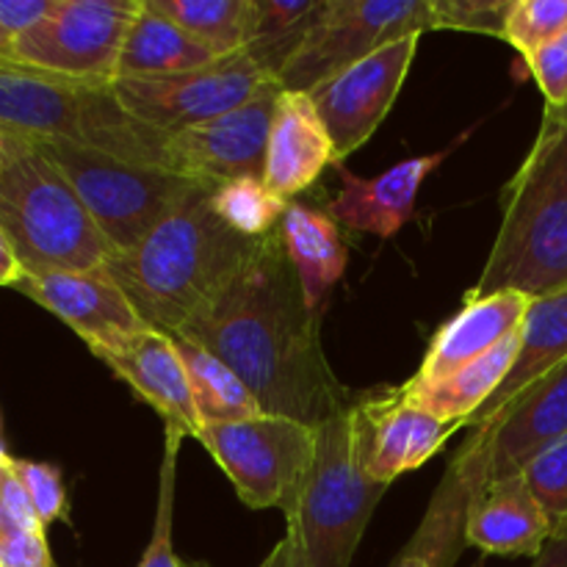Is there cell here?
Returning <instances> with one entry per match:
<instances>
[{
    "label": "cell",
    "mask_w": 567,
    "mask_h": 567,
    "mask_svg": "<svg viewBox=\"0 0 567 567\" xmlns=\"http://www.w3.org/2000/svg\"><path fill=\"white\" fill-rule=\"evenodd\" d=\"M280 227L177 336L225 360L266 415L321 426L358 399L332 371Z\"/></svg>",
    "instance_id": "6da1fadb"
},
{
    "label": "cell",
    "mask_w": 567,
    "mask_h": 567,
    "mask_svg": "<svg viewBox=\"0 0 567 567\" xmlns=\"http://www.w3.org/2000/svg\"><path fill=\"white\" fill-rule=\"evenodd\" d=\"M210 194V186H197L142 244L105 264L144 324L166 336H177L258 247L216 216Z\"/></svg>",
    "instance_id": "7a4b0ae2"
},
{
    "label": "cell",
    "mask_w": 567,
    "mask_h": 567,
    "mask_svg": "<svg viewBox=\"0 0 567 567\" xmlns=\"http://www.w3.org/2000/svg\"><path fill=\"white\" fill-rule=\"evenodd\" d=\"M567 288V125L543 116L540 133L504 188V216L482 277L465 299Z\"/></svg>",
    "instance_id": "3957f363"
},
{
    "label": "cell",
    "mask_w": 567,
    "mask_h": 567,
    "mask_svg": "<svg viewBox=\"0 0 567 567\" xmlns=\"http://www.w3.org/2000/svg\"><path fill=\"white\" fill-rule=\"evenodd\" d=\"M0 122L31 138H64L175 175L169 133L127 114L111 83L72 81L17 61H0Z\"/></svg>",
    "instance_id": "277c9868"
},
{
    "label": "cell",
    "mask_w": 567,
    "mask_h": 567,
    "mask_svg": "<svg viewBox=\"0 0 567 567\" xmlns=\"http://www.w3.org/2000/svg\"><path fill=\"white\" fill-rule=\"evenodd\" d=\"M0 230L9 236L25 275L97 271L116 255L37 142L0 169Z\"/></svg>",
    "instance_id": "5b68a950"
},
{
    "label": "cell",
    "mask_w": 567,
    "mask_h": 567,
    "mask_svg": "<svg viewBox=\"0 0 567 567\" xmlns=\"http://www.w3.org/2000/svg\"><path fill=\"white\" fill-rule=\"evenodd\" d=\"M352 408L316 426L313 463L297 504L286 515L302 567H352L365 526L388 491V485L369 480L360 465Z\"/></svg>",
    "instance_id": "8992f818"
},
{
    "label": "cell",
    "mask_w": 567,
    "mask_h": 567,
    "mask_svg": "<svg viewBox=\"0 0 567 567\" xmlns=\"http://www.w3.org/2000/svg\"><path fill=\"white\" fill-rule=\"evenodd\" d=\"M37 147L75 188L94 225L116 252H127L142 244L166 214L203 186L172 172L111 158L64 138H37Z\"/></svg>",
    "instance_id": "52a82bcc"
},
{
    "label": "cell",
    "mask_w": 567,
    "mask_h": 567,
    "mask_svg": "<svg viewBox=\"0 0 567 567\" xmlns=\"http://www.w3.org/2000/svg\"><path fill=\"white\" fill-rule=\"evenodd\" d=\"M197 443L225 471L249 509H282L288 515L313 463L316 430L282 415H258L205 424Z\"/></svg>",
    "instance_id": "ba28073f"
},
{
    "label": "cell",
    "mask_w": 567,
    "mask_h": 567,
    "mask_svg": "<svg viewBox=\"0 0 567 567\" xmlns=\"http://www.w3.org/2000/svg\"><path fill=\"white\" fill-rule=\"evenodd\" d=\"M424 31H432L430 0H324L277 83L286 92H313L385 44Z\"/></svg>",
    "instance_id": "9c48e42d"
},
{
    "label": "cell",
    "mask_w": 567,
    "mask_h": 567,
    "mask_svg": "<svg viewBox=\"0 0 567 567\" xmlns=\"http://www.w3.org/2000/svg\"><path fill=\"white\" fill-rule=\"evenodd\" d=\"M567 437V360L520 391L457 452L446 474L474 496L482 485L524 474L526 465Z\"/></svg>",
    "instance_id": "30bf717a"
},
{
    "label": "cell",
    "mask_w": 567,
    "mask_h": 567,
    "mask_svg": "<svg viewBox=\"0 0 567 567\" xmlns=\"http://www.w3.org/2000/svg\"><path fill=\"white\" fill-rule=\"evenodd\" d=\"M142 0H55L50 14L11 42V61L72 81L111 83Z\"/></svg>",
    "instance_id": "8fae6325"
},
{
    "label": "cell",
    "mask_w": 567,
    "mask_h": 567,
    "mask_svg": "<svg viewBox=\"0 0 567 567\" xmlns=\"http://www.w3.org/2000/svg\"><path fill=\"white\" fill-rule=\"evenodd\" d=\"M277 83L247 50L199 70L155 78H114L111 92L122 109L164 133L186 131L225 116Z\"/></svg>",
    "instance_id": "7c38bea8"
},
{
    "label": "cell",
    "mask_w": 567,
    "mask_h": 567,
    "mask_svg": "<svg viewBox=\"0 0 567 567\" xmlns=\"http://www.w3.org/2000/svg\"><path fill=\"white\" fill-rule=\"evenodd\" d=\"M419 33L396 39L308 92L330 133L338 164L374 136L396 103L419 50Z\"/></svg>",
    "instance_id": "4fadbf2b"
},
{
    "label": "cell",
    "mask_w": 567,
    "mask_h": 567,
    "mask_svg": "<svg viewBox=\"0 0 567 567\" xmlns=\"http://www.w3.org/2000/svg\"><path fill=\"white\" fill-rule=\"evenodd\" d=\"M280 92V83H271L258 97L225 116L169 133L175 175L210 188L236 177H264L266 144Z\"/></svg>",
    "instance_id": "5bb4252c"
},
{
    "label": "cell",
    "mask_w": 567,
    "mask_h": 567,
    "mask_svg": "<svg viewBox=\"0 0 567 567\" xmlns=\"http://www.w3.org/2000/svg\"><path fill=\"white\" fill-rule=\"evenodd\" d=\"M460 424H446L410 402L402 388L380 396L358 399L352 408V432L365 476L391 485L408 471L435 457Z\"/></svg>",
    "instance_id": "9a60e30c"
},
{
    "label": "cell",
    "mask_w": 567,
    "mask_h": 567,
    "mask_svg": "<svg viewBox=\"0 0 567 567\" xmlns=\"http://www.w3.org/2000/svg\"><path fill=\"white\" fill-rule=\"evenodd\" d=\"M14 288L64 321L94 358L150 327L105 269L25 275Z\"/></svg>",
    "instance_id": "2e32d148"
},
{
    "label": "cell",
    "mask_w": 567,
    "mask_h": 567,
    "mask_svg": "<svg viewBox=\"0 0 567 567\" xmlns=\"http://www.w3.org/2000/svg\"><path fill=\"white\" fill-rule=\"evenodd\" d=\"M97 360H103L144 404H150L164 419V426L181 430L186 437L199 435L203 421L194 408L192 382L175 338L155 327H144Z\"/></svg>",
    "instance_id": "e0dca14e"
},
{
    "label": "cell",
    "mask_w": 567,
    "mask_h": 567,
    "mask_svg": "<svg viewBox=\"0 0 567 567\" xmlns=\"http://www.w3.org/2000/svg\"><path fill=\"white\" fill-rule=\"evenodd\" d=\"M327 166L338 164L336 147L308 92L277 94L266 144L264 183L277 197L293 203L297 194L313 186Z\"/></svg>",
    "instance_id": "ac0fdd59"
},
{
    "label": "cell",
    "mask_w": 567,
    "mask_h": 567,
    "mask_svg": "<svg viewBox=\"0 0 567 567\" xmlns=\"http://www.w3.org/2000/svg\"><path fill=\"white\" fill-rule=\"evenodd\" d=\"M449 153L452 150L408 158L377 177H360L338 166L341 192L336 194L327 214L347 225L349 230L371 233L377 238H393L413 219L421 186L446 161Z\"/></svg>",
    "instance_id": "d6986e66"
},
{
    "label": "cell",
    "mask_w": 567,
    "mask_h": 567,
    "mask_svg": "<svg viewBox=\"0 0 567 567\" xmlns=\"http://www.w3.org/2000/svg\"><path fill=\"white\" fill-rule=\"evenodd\" d=\"M532 297L520 291H498L491 297L465 299L460 313L432 338L413 382H435L474 363L485 352L520 330Z\"/></svg>",
    "instance_id": "ffe728a7"
},
{
    "label": "cell",
    "mask_w": 567,
    "mask_h": 567,
    "mask_svg": "<svg viewBox=\"0 0 567 567\" xmlns=\"http://www.w3.org/2000/svg\"><path fill=\"white\" fill-rule=\"evenodd\" d=\"M551 540V526L524 476L482 485L465 509V543L493 557H535Z\"/></svg>",
    "instance_id": "44dd1931"
},
{
    "label": "cell",
    "mask_w": 567,
    "mask_h": 567,
    "mask_svg": "<svg viewBox=\"0 0 567 567\" xmlns=\"http://www.w3.org/2000/svg\"><path fill=\"white\" fill-rule=\"evenodd\" d=\"M567 360V288L532 299L520 324V349L513 369L504 377L498 391L471 415L468 426H485L496 419L520 391L546 377Z\"/></svg>",
    "instance_id": "7402d4cb"
},
{
    "label": "cell",
    "mask_w": 567,
    "mask_h": 567,
    "mask_svg": "<svg viewBox=\"0 0 567 567\" xmlns=\"http://www.w3.org/2000/svg\"><path fill=\"white\" fill-rule=\"evenodd\" d=\"M280 236L288 260L297 269L305 302L313 313L321 316L332 286L341 280L347 269V244L338 230V221L324 210L288 203L280 221Z\"/></svg>",
    "instance_id": "603a6c76"
},
{
    "label": "cell",
    "mask_w": 567,
    "mask_h": 567,
    "mask_svg": "<svg viewBox=\"0 0 567 567\" xmlns=\"http://www.w3.org/2000/svg\"><path fill=\"white\" fill-rule=\"evenodd\" d=\"M520 349V330L504 338L498 347L476 358L474 363L463 365L454 374L443 377L435 382H404L402 391L410 402L424 408L435 419L446 421V424L468 426L471 415L498 391L504 377L513 369L515 358Z\"/></svg>",
    "instance_id": "cb8c5ba5"
},
{
    "label": "cell",
    "mask_w": 567,
    "mask_h": 567,
    "mask_svg": "<svg viewBox=\"0 0 567 567\" xmlns=\"http://www.w3.org/2000/svg\"><path fill=\"white\" fill-rule=\"evenodd\" d=\"M216 55L208 44L183 31L177 22L155 11L147 0H142L136 20L122 44L116 78H155L175 75V72L199 70L214 64Z\"/></svg>",
    "instance_id": "d4e9b609"
},
{
    "label": "cell",
    "mask_w": 567,
    "mask_h": 567,
    "mask_svg": "<svg viewBox=\"0 0 567 567\" xmlns=\"http://www.w3.org/2000/svg\"><path fill=\"white\" fill-rule=\"evenodd\" d=\"M175 338V347L188 371L194 408H197L203 426L230 424V421H247L266 415L264 410H260V404L255 402L252 391L244 385L241 377H238L225 360H219L205 347L188 341V338Z\"/></svg>",
    "instance_id": "484cf974"
},
{
    "label": "cell",
    "mask_w": 567,
    "mask_h": 567,
    "mask_svg": "<svg viewBox=\"0 0 567 567\" xmlns=\"http://www.w3.org/2000/svg\"><path fill=\"white\" fill-rule=\"evenodd\" d=\"M155 11L208 44L216 55L241 53L252 37V0H147Z\"/></svg>",
    "instance_id": "4316f807"
},
{
    "label": "cell",
    "mask_w": 567,
    "mask_h": 567,
    "mask_svg": "<svg viewBox=\"0 0 567 567\" xmlns=\"http://www.w3.org/2000/svg\"><path fill=\"white\" fill-rule=\"evenodd\" d=\"M324 0H252V37L247 50L271 78L299 50Z\"/></svg>",
    "instance_id": "83f0119b"
},
{
    "label": "cell",
    "mask_w": 567,
    "mask_h": 567,
    "mask_svg": "<svg viewBox=\"0 0 567 567\" xmlns=\"http://www.w3.org/2000/svg\"><path fill=\"white\" fill-rule=\"evenodd\" d=\"M210 208L238 236L260 241L280 227L288 199L277 197L266 186L264 177H236V181H227L214 188Z\"/></svg>",
    "instance_id": "f1b7e54d"
},
{
    "label": "cell",
    "mask_w": 567,
    "mask_h": 567,
    "mask_svg": "<svg viewBox=\"0 0 567 567\" xmlns=\"http://www.w3.org/2000/svg\"><path fill=\"white\" fill-rule=\"evenodd\" d=\"M183 432L164 426V460L158 471V507H155L153 537L138 567H192L181 563L172 546V529H175V487H177V457H181Z\"/></svg>",
    "instance_id": "f546056e"
},
{
    "label": "cell",
    "mask_w": 567,
    "mask_h": 567,
    "mask_svg": "<svg viewBox=\"0 0 567 567\" xmlns=\"http://www.w3.org/2000/svg\"><path fill=\"white\" fill-rule=\"evenodd\" d=\"M520 476L551 526V540H567V437L537 454Z\"/></svg>",
    "instance_id": "4dcf8cb0"
},
{
    "label": "cell",
    "mask_w": 567,
    "mask_h": 567,
    "mask_svg": "<svg viewBox=\"0 0 567 567\" xmlns=\"http://www.w3.org/2000/svg\"><path fill=\"white\" fill-rule=\"evenodd\" d=\"M565 28L567 0H513L504 22V39L526 59Z\"/></svg>",
    "instance_id": "1f68e13d"
},
{
    "label": "cell",
    "mask_w": 567,
    "mask_h": 567,
    "mask_svg": "<svg viewBox=\"0 0 567 567\" xmlns=\"http://www.w3.org/2000/svg\"><path fill=\"white\" fill-rule=\"evenodd\" d=\"M513 0H430L432 28H452V31L487 33L504 39Z\"/></svg>",
    "instance_id": "d6a6232c"
},
{
    "label": "cell",
    "mask_w": 567,
    "mask_h": 567,
    "mask_svg": "<svg viewBox=\"0 0 567 567\" xmlns=\"http://www.w3.org/2000/svg\"><path fill=\"white\" fill-rule=\"evenodd\" d=\"M11 468L20 476L33 509L44 526L66 518V491L61 471L50 463H37V460H17L11 457Z\"/></svg>",
    "instance_id": "836d02e7"
},
{
    "label": "cell",
    "mask_w": 567,
    "mask_h": 567,
    "mask_svg": "<svg viewBox=\"0 0 567 567\" xmlns=\"http://www.w3.org/2000/svg\"><path fill=\"white\" fill-rule=\"evenodd\" d=\"M529 72L535 75L537 86H540L543 97H546V109L559 111L567 105V28L563 33L537 48L535 53L526 55Z\"/></svg>",
    "instance_id": "e575fe53"
},
{
    "label": "cell",
    "mask_w": 567,
    "mask_h": 567,
    "mask_svg": "<svg viewBox=\"0 0 567 567\" xmlns=\"http://www.w3.org/2000/svg\"><path fill=\"white\" fill-rule=\"evenodd\" d=\"M55 0H0V33L9 42L31 31L53 9Z\"/></svg>",
    "instance_id": "d590c367"
},
{
    "label": "cell",
    "mask_w": 567,
    "mask_h": 567,
    "mask_svg": "<svg viewBox=\"0 0 567 567\" xmlns=\"http://www.w3.org/2000/svg\"><path fill=\"white\" fill-rule=\"evenodd\" d=\"M33 142H37V138L25 136V133H20L17 127L0 122V169H3L11 158H17L20 153L31 150Z\"/></svg>",
    "instance_id": "8d00e7d4"
},
{
    "label": "cell",
    "mask_w": 567,
    "mask_h": 567,
    "mask_svg": "<svg viewBox=\"0 0 567 567\" xmlns=\"http://www.w3.org/2000/svg\"><path fill=\"white\" fill-rule=\"evenodd\" d=\"M22 277H25V269H22L20 258H17L14 247H11L9 236L0 230V286L14 288Z\"/></svg>",
    "instance_id": "74e56055"
},
{
    "label": "cell",
    "mask_w": 567,
    "mask_h": 567,
    "mask_svg": "<svg viewBox=\"0 0 567 567\" xmlns=\"http://www.w3.org/2000/svg\"><path fill=\"white\" fill-rule=\"evenodd\" d=\"M532 567H567V540H548Z\"/></svg>",
    "instance_id": "f35d334b"
},
{
    "label": "cell",
    "mask_w": 567,
    "mask_h": 567,
    "mask_svg": "<svg viewBox=\"0 0 567 567\" xmlns=\"http://www.w3.org/2000/svg\"><path fill=\"white\" fill-rule=\"evenodd\" d=\"M391 567H435V563H432L421 548H415L413 543H408V548L393 559Z\"/></svg>",
    "instance_id": "ab89813d"
},
{
    "label": "cell",
    "mask_w": 567,
    "mask_h": 567,
    "mask_svg": "<svg viewBox=\"0 0 567 567\" xmlns=\"http://www.w3.org/2000/svg\"><path fill=\"white\" fill-rule=\"evenodd\" d=\"M288 563H291V540H288L286 535L280 543H277L275 551L260 563V567H288ZM192 567H203V565H192Z\"/></svg>",
    "instance_id": "60d3db41"
},
{
    "label": "cell",
    "mask_w": 567,
    "mask_h": 567,
    "mask_svg": "<svg viewBox=\"0 0 567 567\" xmlns=\"http://www.w3.org/2000/svg\"><path fill=\"white\" fill-rule=\"evenodd\" d=\"M288 540H291V563H288V567H302V559H299V543H297V535H293L291 529H286Z\"/></svg>",
    "instance_id": "b9f144b4"
},
{
    "label": "cell",
    "mask_w": 567,
    "mask_h": 567,
    "mask_svg": "<svg viewBox=\"0 0 567 567\" xmlns=\"http://www.w3.org/2000/svg\"><path fill=\"white\" fill-rule=\"evenodd\" d=\"M0 61H11V42L0 33Z\"/></svg>",
    "instance_id": "7bdbcfd3"
},
{
    "label": "cell",
    "mask_w": 567,
    "mask_h": 567,
    "mask_svg": "<svg viewBox=\"0 0 567 567\" xmlns=\"http://www.w3.org/2000/svg\"><path fill=\"white\" fill-rule=\"evenodd\" d=\"M546 114H548V116H554V120L565 122V125H567V105H565V109H559V111H551V109H546Z\"/></svg>",
    "instance_id": "ee69618b"
}]
</instances>
